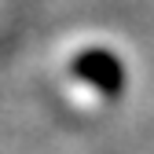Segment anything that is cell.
Returning <instances> with one entry per match:
<instances>
[{"label": "cell", "instance_id": "6da1fadb", "mask_svg": "<svg viewBox=\"0 0 154 154\" xmlns=\"http://www.w3.org/2000/svg\"><path fill=\"white\" fill-rule=\"evenodd\" d=\"M73 77L85 81L92 92L106 95V99H118L121 88H125V81H128L121 59L114 51H106V48H88V51H81L73 59Z\"/></svg>", "mask_w": 154, "mask_h": 154}]
</instances>
